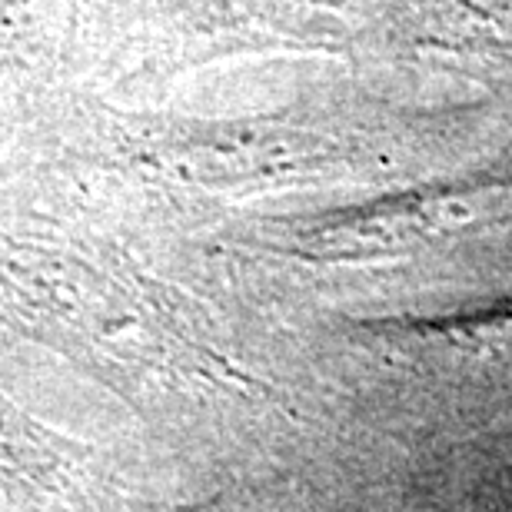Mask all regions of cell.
I'll use <instances>...</instances> for the list:
<instances>
[{
	"instance_id": "1",
	"label": "cell",
	"mask_w": 512,
	"mask_h": 512,
	"mask_svg": "<svg viewBox=\"0 0 512 512\" xmlns=\"http://www.w3.org/2000/svg\"><path fill=\"white\" fill-rule=\"evenodd\" d=\"M466 217L469 210L463 207V190L413 193V197L376 203L346 217L340 240L346 243V253H383L406 247L409 240H426L429 233L453 230Z\"/></svg>"
}]
</instances>
